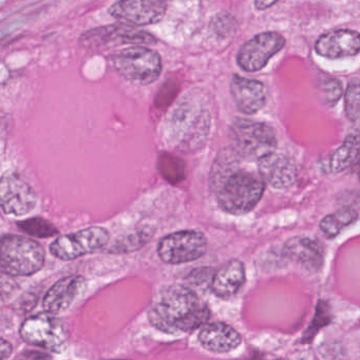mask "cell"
Masks as SVG:
<instances>
[{"mask_svg": "<svg viewBox=\"0 0 360 360\" xmlns=\"http://www.w3.org/2000/svg\"><path fill=\"white\" fill-rule=\"evenodd\" d=\"M108 242L109 233L104 227H88L77 233L60 236L52 242L50 252L60 260H75L102 250Z\"/></svg>", "mask_w": 360, "mask_h": 360, "instance_id": "obj_8", "label": "cell"}, {"mask_svg": "<svg viewBox=\"0 0 360 360\" xmlns=\"http://www.w3.org/2000/svg\"><path fill=\"white\" fill-rule=\"evenodd\" d=\"M20 358H26V359H50L51 355L48 353L37 351H27L20 356Z\"/></svg>", "mask_w": 360, "mask_h": 360, "instance_id": "obj_27", "label": "cell"}, {"mask_svg": "<svg viewBox=\"0 0 360 360\" xmlns=\"http://www.w3.org/2000/svg\"><path fill=\"white\" fill-rule=\"evenodd\" d=\"M258 172L264 182L274 188H288L296 182L297 169L294 162L275 151L258 160Z\"/></svg>", "mask_w": 360, "mask_h": 360, "instance_id": "obj_13", "label": "cell"}, {"mask_svg": "<svg viewBox=\"0 0 360 360\" xmlns=\"http://www.w3.org/2000/svg\"><path fill=\"white\" fill-rule=\"evenodd\" d=\"M151 231L143 229L138 233L126 236L121 240H117L112 246L109 248L108 252L111 254H126V252H134L140 250L141 248L148 243L149 240L153 237Z\"/></svg>", "mask_w": 360, "mask_h": 360, "instance_id": "obj_22", "label": "cell"}, {"mask_svg": "<svg viewBox=\"0 0 360 360\" xmlns=\"http://www.w3.org/2000/svg\"><path fill=\"white\" fill-rule=\"evenodd\" d=\"M358 214L354 210L345 208L334 214H328L320 222V229L328 239L337 237L343 229L357 221Z\"/></svg>", "mask_w": 360, "mask_h": 360, "instance_id": "obj_21", "label": "cell"}, {"mask_svg": "<svg viewBox=\"0 0 360 360\" xmlns=\"http://www.w3.org/2000/svg\"><path fill=\"white\" fill-rule=\"evenodd\" d=\"M0 351H1V359L6 360L11 356L13 349H12L11 343L6 339H1V345H0Z\"/></svg>", "mask_w": 360, "mask_h": 360, "instance_id": "obj_28", "label": "cell"}, {"mask_svg": "<svg viewBox=\"0 0 360 360\" xmlns=\"http://www.w3.org/2000/svg\"><path fill=\"white\" fill-rule=\"evenodd\" d=\"M321 92L326 104L335 105L341 98L342 88H341L340 83L336 79H326L321 87Z\"/></svg>", "mask_w": 360, "mask_h": 360, "instance_id": "obj_25", "label": "cell"}, {"mask_svg": "<svg viewBox=\"0 0 360 360\" xmlns=\"http://www.w3.org/2000/svg\"><path fill=\"white\" fill-rule=\"evenodd\" d=\"M45 261L46 252L39 242L22 236L7 235L1 238V273L13 277H29L41 271Z\"/></svg>", "mask_w": 360, "mask_h": 360, "instance_id": "obj_3", "label": "cell"}, {"mask_svg": "<svg viewBox=\"0 0 360 360\" xmlns=\"http://www.w3.org/2000/svg\"><path fill=\"white\" fill-rule=\"evenodd\" d=\"M157 39L140 29L134 28L131 25H113V26L100 27L84 33L81 37V44L84 47L101 48L111 45H151Z\"/></svg>", "mask_w": 360, "mask_h": 360, "instance_id": "obj_9", "label": "cell"}, {"mask_svg": "<svg viewBox=\"0 0 360 360\" xmlns=\"http://www.w3.org/2000/svg\"><path fill=\"white\" fill-rule=\"evenodd\" d=\"M231 94L236 106L244 115H255L264 107L266 102L262 83L239 75L231 79Z\"/></svg>", "mask_w": 360, "mask_h": 360, "instance_id": "obj_16", "label": "cell"}, {"mask_svg": "<svg viewBox=\"0 0 360 360\" xmlns=\"http://www.w3.org/2000/svg\"><path fill=\"white\" fill-rule=\"evenodd\" d=\"M315 50L328 58H343L360 52V34L352 30H337L326 33L318 39Z\"/></svg>", "mask_w": 360, "mask_h": 360, "instance_id": "obj_15", "label": "cell"}, {"mask_svg": "<svg viewBox=\"0 0 360 360\" xmlns=\"http://www.w3.org/2000/svg\"><path fill=\"white\" fill-rule=\"evenodd\" d=\"M166 0H119L109 9L111 16L131 26L157 24L166 13Z\"/></svg>", "mask_w": 360, "mask_h": 360, "instance_id": "obj_12", "label": "cell"}, {"mask_svg": "<svg viewBox=\"0 0 360 360\" xmlns=\"http://www.w3.org/2000/svg\"><path fill=\"white\" fill-rule=\"evenodd\" d=\"M359 179H360V172H359Z\"/></svg>", "mask_w": 360, "mask_h": 360, "instance_id": "obj_30", "label": "cell"}, {"mask_svg": "<svg viewBox=\"0 0 360 360\" xmlns=\"http://www.w3.org/2000/svg\"><path fill=\"white\" fill-rule=\"evenodd\" d=\"M283 254L309 271H318L323 264V248L319 241L311 238H290L284 244Z\"/></svg>", "mask_w": 360, "mask_h": 360, "instance_id": "obj_18", "label": "cell"}, {"mask_svg": "<svg viewBox=\"0 0 360 360\" xmlns=\"http://www.w3.org/2000/svg\"><path fill=\"white\" fill-rule=\"evenodd\" d=\"M18 229L37 238H49L58 235V229L43 218H31L18 223Z\"/></svg>", "mask_w": 360, "mask_h": 360, "instance_id": "obj_23", "label": "cell"}, {"mask_svg": "<svg viewBox=\"0 0 360 360\" xmlns=\"http://www.w3.org/2000/svg\"><path fill=\"white\" fill-rule=\"evenodd\" d=\"M214 273L216 271H212L208 267H204V269H195V271H191L187 279L193 285L199 286V288H202L203 285L212 286Z\"/></svg>", "mask_w": 360, "mask_h": 360, "instance_id": "obj_26", "label": "cell"}, {"mask_svg": "<svg viewBox=\"0 0 360 360\" xmlns=\"http://www.w3.org/2000/svg\"><path fill=\"white\" fill-rule=\"evenodd\" d=\"M198 339L204 349L214 353H229L241 345L239 333L224 322L204 324Z\"/></svg>", "mask_w": 360, "mask_h": 360, "instance_id": "obj_17", "label": "cell"}, {"mask_svg": "<svg viewBox=\"0 0 360 360\" xmlns=\"http://www.w3.org/2000/svg\"><path fill=\"white\" fill-rule=\"evenodd\" d=\"M207 250L205 235L198 231H181L165 236L158 244V255L163 262L178 265L201 258Z\"/></svg>", "mask_w": 360, "mask_h": 360, "instance_id": "obj_7", "label": "cell"}, {"mask_svg": "<svg viewBox=\"0 0 360 360\" xmlns=\"http://www.w3.org/2000/svg\"><path fill=\"white\" fill-rule=\"evenodd\" d=\"M360 153V136L351 134L335 151L330 160V172L338 174L349 168L357 160Z\"/></svg>", "mask_w": 360, "mask_h": 360, "instance_id": "obj_20", "label": "cell"}, {"mask_svg": "<svg viewBox=\"0 0 360 360\" xmlns=\"http://www.w3.org/2000/svg\"><path fill=\"white\" fill-rule=\"evenodd\" d=\"M233 148L242 158H256L274 153L277 146L275 132L269 125L252 120L238 119L231 127Z\"/></svg>", "mask_w": 360, "mask_h": 360, "instance_id": "obj_5", "label": "cell"}, {"mask_svg": "<svg viewBox=\"0 0 360 360\" xmlns=\"http://www.w3.org/2000/svg\"><path fill=\"white\" fill-rule=\"evenodd\" d=\"M345 113L347 119L360 125V82L349 83L345 92Z\"/></svg>", "mask_w": 360, "mask_h": 360, "instance_id": "obj_24", "label": "cell"}, {"mask_svg": "<svg viewBox=\"0 0 360 360\" xmlns=\"http://www.w3.org/2000/svg\"><path fill=\"white\" fill-rule=\"evenodd\" d=\"M147 315L155 328L176 335L193 332L207 323L210 311L191 288L172 284L158 292Z\"/></svg>", "mask_w": 360, "mask_h": 360, "instance_id": "obj_2", "label": "cell"}, {"mask_svg": "<svg viewBox=\"0 0 360 360\" xmlns=\"http://www.w3.org/2000/svg\"><path fill=\"white\" fill-rule=\"evenodd\" d=\"M0 202L4 214L26 216L37 207V195L34 189L20 176L6 174L0 183Z\"/></svg>", "mask_w": 360, "mask_h": 360, "instance_id": "obj_11", "label": "cell"}, {"mask_svg": "<svg viewBox=\"0 0 360 360\" xmlns=\"http://www.w3.org/2000/svg\"><path fill=\"white\" fill-rule=\"evenodd\" d=\"M278 0H255V7L258 10H265L275 5Z\"/></svg>", "mask_w": 360, "mask_h": 360, "instance_id": "obj_29", "label": "cell"}, {"mask_svg": "<svg viewBox=\"0 0 360 360\" xmlns=\"http://www.w3.org/2000/svg\"><path fill=\"white\" fill-rule=\"evenodd\" d=\"M113 68L136 85L147 86L159 79L162 60L159 54L144 46H132L111 56Z\"/></svg>", "mask_w": 360, "mask_h": 360, "instance_id": "obj_4", "label": "cell"}, {"mask_svg": "<svg viewBox=\"0 0 360 360\" xmlns=\"http://www.w3.org/2000/svg\"><path fill=\"white\" fill-rule=\"evenodd\" d=\"M25 342L58 353L68 341L69 334L62 320L44 311L27 318L20 328Z\"/></svg>", "mask_w": 360, "mask_h": 360, "instance_id": "obj_6", "label": "cell"}, {"mask_svg": "<svg viewBox=\"0 0 360 360\" xmlns=\"http://www.w3.org/2000/svg\"><path fill=\"white\" fill-rule=\"evenodd\" d=\"M240 157L235 149H225L217 159L212 172L219 206L235 216L250 212L260 201L265 188L260 174L239 168Z\"/></svg>", "mask_w": 360, "mask_h": 360, "instance_id": "obj_1", "label": "cell"}, {"mask_svg": "<svg viewBox=\"0 0 360 360\" xmlns=\"http://www.w3.org/2000/svg\"><path fill=\"white\" fill-rule=\"evenodd\" d=\"M245 283V267L237 259L229 261L214 273L210 290L221 299H229L238 294Z\"/></svg>", "mask_w": 360, "mask_h": 360, "instance_id": "obj_19", "label": "cell"}, {"mask_svg": "<svg viewBox=\"0 0 360 360\" xmlns=\"http://www.w3.org/2000/svg\"><path fill=\"white\" fill-rule=\"evenodd\" d=\"M285 45L283 37L276 32L256 35L246 41L238 52V65L248 72H256L266 66L269 60Z\"/></svg>", "mask_w": 360, "mask_h": 360, "instance_id": "obj_10", "label": "cell"}, {"mask_svg": "<svg viewBox=\"0 0 360 360\" xmlns=\"http://www.w3.org/2000/svg\"><path fill=\"white\" fill-rule=\"evenodd\" d=\"M86 286L83 276L72 275L58 280L46 292L43 307L48 313L58 314L68 309Z\"/></svg>", "mask_w": 360, "mask_h": 360, "instance_id": "obj_14", "label": "cell"}]
</instances>
